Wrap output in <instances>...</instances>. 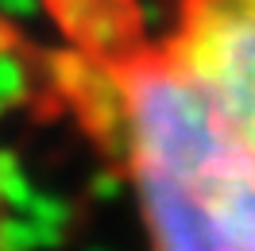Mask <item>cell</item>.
I'll return each mask as SVG.
<instances>
[{
	"instance_id": "6da1fadb",
	"label": "cell",
	"mask_w": 255,
	"mask_h": 251,
	"mask_svg": "<svg viewBox=\"0 0 255 251\" xmlns=\"http://www.w3.org/2000/svg\"><path fill=\"white\" fill-rule=\"evenodd\" d=\"M66 89H89L151 251H255V155L209 105L139 0H43Z\"/></svg>"
},
{
	"instance_id": "3957f363",
	"label": "cell",
	"mask_w": 255,
	"mask_h": 251,
	"mask_svg": "<svg viewBox=\"0 0 255 251\" xmlns=\"http://www.w3.org/2000/svg\"><path fill=\"white\" fill-rule=\"evenodd\" d=\"M23 47V35H19V27L12 23V19H0V58H8L12 50Z\"/></svg>"
},
{
	"instance_id": "7a4b0ae2",
	"label": "cell",
	"mask_w": 255,
	"mask_h": 251,
	"mask_svg": "<svg viewBox=\"0 0 255 251\" xmlns=\"http://www.w3.org/2000/svg\"><path fill=\"white\" fill-rule=\"evenodd\" d=\"M159 35L255 155V0H162Z\"/></svg>"
}]
</instances>
